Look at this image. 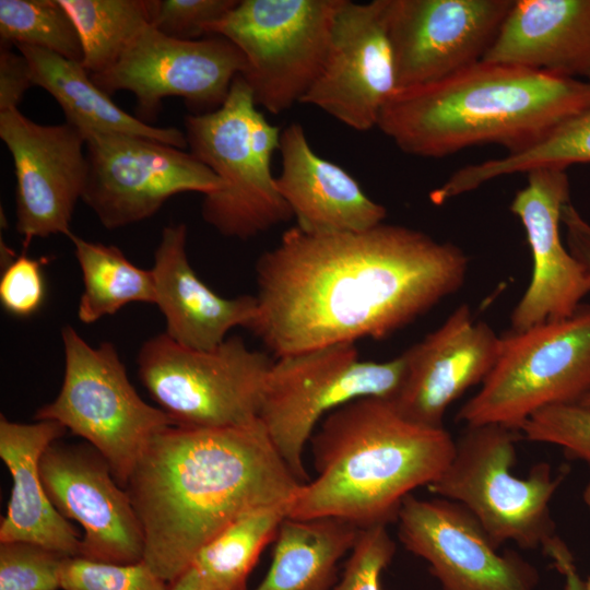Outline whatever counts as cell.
Masks as SVG:
<instances>
[{"label":"cell","instance_id":"36","mask_svg":"<svg viewBox=\"0 0 590 590\" xmlns=\"http://www.w3.org/2000/svg\"><path fill=\"white\" fill-rule=\"evenodd\" d=\"M396 544L387 527L361 530L333 590H381L380 575L392 560Z\"/></svg>","mask_w":590,"mask_h":590},{"label":"cell","instance_id":"42","mask_svg":"<svg viewBox=\"0 0 590 590\" xmlns=\"http://www.w3.org/2000/svg\"><path fill=\"white\" fill-rule=\"evenodd\" d=\"M583 499L588 508L590 509V481L585 488ZM586 586H587V590H590V577L586 580Z\"/></svg>","mask_w":590,"mask_h":590},{"label":"cell","instance_id":"27","mask_svg":"<svg viewBox=\"0 0 590 590\" xmlns=\"http://www.w3.org/2000/svg\"><path fill=\"white\" fill-rule=\"evenodd\" d=\"M574 164H590V107L566 120L533 146L503 157L467 165L430 192L437 205L512 174Z\"/></svg>","mask_w":590,"mask_h":590},{"label":"cell","instance_id":"45","mask_svg":"<svg viewBox=\"0 0 590 590\" xmlns=\"http://www.w3.org/2000/svg\"><path fill=\"white\" fill-rule=\"evenodd\" d=\"M590 463V462H589Z\"/></svg>","mask_w":590,"mask_h":590},{"label":"cell","instance_id":"17","mask_svg":"<svg viewBox=\"0 0 590 590\" xmlns=\"http://www.w3.org/2000/svg\"><path fill=\"white\" fill-rule=\"evenodd\" d=\"M386 10L387 0H341L322 69L302 104L356 131L377 127L382 108L397 92Z\"/></svg>","mask_w":590,"mask_h":590},{"label":"cell","instance_id":"30","mask_svg":"<svg viewBox=\"0 0 590 590\" xmlns=\"http://www.w3.org/2000/svg\"><path fill=\"white\" fill-rule=\"evenodd\" d=\"M81 40V64L90 74L111 68L150 26V0H59Z\"/></svg>","mask_w":590,"mask_h":590},{"label":"cell","instance_id":"38","mask_svg":"<svg viewBox=\"0 0 590 590\" xmlns=\"http://www.w3.org/2000/svg\"><path fill=\"white\" fill-rule=\"evenodd\" d=\"M10 47L1 44L0 48V113L19 109L25 93L34 86L28 60Z\"/></svg>","mask_w":590,"mask_h":590},{"label":"cell","instance_id":"37","mask_svg":"<svg viewBox=\"0 0 590 590\" xmlns=\"http://www.w3.org/2000/svg\"><path fill=\"white\" fill-rule=\"evenodd\" d=\"M46 258H33L25 252L9 258L0 278V302L16 317H30L43 305L45 280L43 267Z\"/></svg>","mask_w":590,"mask_h":590},{"label":"cell","instance_id":"5","mask_svg":"<svg viewBox=\"0 0 590 590\" xmlns=\"http://www.w3.org/2000/svg\"><path fill=\"white\" fill-rule=\"evenodd\" d=\"M281 131L258 110L241 74L221 107L185 117L189 152L223 182L201 206L204 222L221 235L246 240L293 217L271 169Z\"/></svg>","mask_w":590,"mask_h":590},{"label":"cell","instance_id":"33","mask_svg":"<svg viewBox=\"0 0 590 590\" xmlns=\"http://www.w3.org/2000/svg\"><path fill=\"white\" fill-rule=\"evenodd\" d=\"M66 557L35 543L0 542V590H59Z\"/></svg>","mask_w":590,"mask_h":590},{"label":"cell","instance_id":"18","mask_svg":"<svg viewBox=\"0 0 590 590\" xmlns=\"http://www.w3.org/2000/svg\"><path fill=\"white\" fill-rule=\"evenodd\" d=\"M56 509L83 528L80 556L104 563L143 560L144 534L128 492L90 444L52 442L39 462Z\"/></svg>","mask_w":590,"mask_h":590},{"label":"cell","instance_id":"43","mask_svg":"<svg viewBox=\"0 0 590 590\" xmlns=\"http://www.w3.org/2000/svg\"><path fill=\"white\" fill-rule=\"evenodd\" d=\"M578 404L585 409L590 410V392L585 396Z\"/></svg>","mask_w":590,"mask_h":590},{"label":"cell","instance_id":"6","mask_svg":"<svg viewBox=\"0 0 590 590\" xmlns=\"http://www.w3.org/2000/svg\"><path fill=\"white\" fill-rule=\"evenodd\" d=\"M521 439L520 430L504 425L467 426L447 469L427 488L465 507L496 545L511 541L544 553L558 539L550 503L569 467L554 473L539 462L527 476L515 475Z\"/></svg>","mask_w":590,"mask_h":590},{"label":"cell","instance_id":"29","mask_svg":"<svg viewBox=\"0 0 590 590\" xmlns=\"http://www.w3.org/2000/svg\"><path fill=\"white\" fill-rule=\"evenodd\" d=\"M292 502L248 511L205 543L190 568L212 590H247V579L266 546L275 540Z\"/></svg>","mask_w":590,"mask_h":590},{"label":"cell","instance_id":"11","mask_svg":"<svg viewBox=\"0 0 590 590\" xmlns=\"http://www.w3.org/2000/svg\"><path fill=\"white\" fill-rule=\"evenodd\" d=\"M341 0H238L205 27L244 55L255 103L273 115L300 103L319 75Z\"/></svg>","mask_w":590,"mask_h":590},{"label":"cell","instance_id":"4","mask_svg":"<svg viewBox=\"0 0 590 590\" xmlns=\"http://www.w3.org/2000/svg\"><path fill=\"white\" fill-rule=\"evenodd\" d=\"M309 444L316 477L302 484L287 517H331L359 530L396 522L403 500L436 481L456 448L445 427L412 422L377 397L331 412Z\"/></svg>","mask_w":590,"mask_h":590},{"label":"cell","instance_id":"39","mask_svg":"<svg viewBox=\"0 0 590 590\" xmlns=\"http://www.w3.org/2000/svg\"><path fill=\"white\" fill-rule=\"evenodd\" d=\"M562 223L566 227L570 253L590 274V224L570 202L563 208Z\"/></svg>","mask_w":590,"mask_h":590},{"label":"cell","instance_id":"12","mask_svg":"<svg viewBox=\"0 0 590 590\" xmlns=\"http://www.w3.org/2000/svg\"><path fill=\"white\" fill-rule=\"evenodd\" d=\"M87 175L81 200L107 229L153 216L172 197L203 196L223 187L190 152L156 140L115 132L84 134Z\"/></svg>","mask_w":590,"mask_h":590},{"label":"cell","instance_id":"20","mask_svg":"<svg viewBox=\"0 0 590 590\" xmlns=\"http://www.w3.org/2000/svg\"><path fill=\"white\" fill-rule=\"evenodd\" d=\"M502 349V337L475 320L463 304L445 322L405 352V376L390 399L408 420L444 427L449 405L469 388L482 384Z\"/></svg>","mask_w":590,"mask_h":590},{"label":"cell","instance_id":"32","mask_svg":"<svg viewBox=\"0 0 590 590\" xmlns=\"http://www.w3.org/2000/svg\"><path fill=\"white\" fill-rule=\"evenodd\" d=\"M61 590H169L143 560L114 564L81 556L66 557L60 568Z\"/></svg>","mask_w":590,"mask_h":590},{"label":"cell","instance_id":"13","mask_svg":"<svg viewBox=\"0 0 590 590\" xmlns=\"http://www.w3.org/2000/svg\"><path fill=\"white\" fill-rule=\"evenodd\" d=\"M246 67L241 51L222 36L181 40L150 25L111 68L91 78L108 95L118 91L132 93L135 117L145 122L156 116L166 97H181L192 114L217 109Z\"/></svg>","mask_w":590,"mask_h":590},{"label":"cell","instance_id":"35","mask_svg":"<svg viewBox=\"0 0 590 590\" xmlns=\"http://www.w3.org/2000/svg\"><path fill=\"white\" fill-rule=\"evenodd\" d=\"M238 0H150V24L163 35L198 39L205 27L221 19Z\"/></svg>","mask_w":590,"mask_h":590},{"label":"cell","instance_id":"3","mask_svg":"<svg viewBox=\"0 0 590 590\" xmlns=\"http://www.w3.org/2000/svg\"><path fill=\"white\" fill-rule=\"evenodd\" d=\"M589 107L587 80L482 60L438 82L396 92L377 128L418 157L482 144L516 154Z\"/></svg>","mask_w":590,"mask_h":590},{"label":"cell","instance_id":"14","mask_svg":"<svg viewBox=\"0 0 590 590\" xmlns=\"http://www.w3.org/2000/svg\"><path fill=\"white\" fill-rule=\"evenodd\" d=\"M515 0H387L396 87L410 90L482 61Z\"/></svg>","mask_w":590,"mask_h":590},{"label":"cell","instance_id":"16","mask_svg":"<svg viewBox=\"0 0 590 590\" xmlns=\"http://www.w3.org/2000/svg\"><path fill=\"white\" fill-rule=\"evenodd\" d=\"M0 138L12 157L16 231L24 248L38 237H69L87 175L81 131L66 121L37 123L13 109L0 113Z\"/></svg>","mask_w":590,"mask_h":590},{"label":"cell","instance_id":"34","mask_svg":"<svg viewBox=\"0 0 590 590\" xmlns=\"http://www.w3.org/2000/svg\"><path fill=\"white\" fill-rule=\"evenodd\" d=\"M520 432L522 439L559 446L567 458L590 462V410L579 404L542 409L521 425Z\"/></svg>","mask_w":590,"mask_h":590},{"label":"cell","instance_id":"19","mask_svg":"<svg viewBox=\"0 0 590 590\" xmlns=\"http://www.w3.org/2000/svg\"><path fill=\"white\" fill-rule=\"evenodd\" d=\"M510 210L520 220L532 256L529 286L514 308V331L568 318L590 293V274L560 239L562 211L569 201L566 169H532Z\"/></svg>","mask_w":590,"mask_h":590},{"label":"cell","instance_id":"26","mask_svg":"<svg viewBox=\"0 0 590 590\" xmlns=\"http://www.w3.org/2000/svg\"><path fill=\"white\" fill-rule=\"evenodd\" d=\"M361 530L341 519L286 517L275 538L270 568L255 590H333L338 563Z\"/></svg>","mask_w":590,"mask_h":590},{"label":"cell","instance_id":"25","mask_svg":"<svg viewBox=\"0 0 590 590\" xmlns=\"http://www.w3.org/2000/svg\"><path fill=\"white\" fill-rule=\"evenodd\" d=\"M30 62L34 86L48 92L59 104L66 122L81 133L115 132L139 135L179 149L187 148L185 132L175 127H154L117 106L99 88L80 62L49 50L16 46Z\"/></svg>","mask_w":590,"mask_h":590},{"label":"cell","instance_id":"7","mask_svg":"<svg viewBox=\"0 0 590 590\" xmlns=\"http://www.w3.org/2000/svg\"><path fill=\"white\" fill-rule=\"evenodd\" d=\"M405 370L403 353L387 362L362 361L355 343L276 357L266 380L259 421L297 480L306 483L305 449L318 424L357 399H392Z\"/></svg>","mask_w":590,"mask_h":590},{"label":"cell","instance_id":"40","mask_svg":"<svg viewBox=\"0 0 590 590\" xmlns=\"http://www.w3.org/2000/svg\"><path fill=\"white\" fill-rule=\"evenodd\" d=\"M554 566L565 577L564 590H587L586 581L581 579L574 563L573 555H566L556 562Z\"/></svg>","mask_w":590,"mask_h":590},{"label":"cell","instance_id":"44","mask_svg":"<svg viewBox=\"0 0 590 590\" xmlns=\"http://www.w3.org/2000/svg\"><path fill=\"white\" fill-rule=\"evenodd\" d=\"M587 81H589V82H590V73H589V74H588V76H587Z\"/></svg>","mask_w":590,"mask_h":590},{"label":"cell","instance_id":"9","mask_svg":"<svg viewBox=\"0 0 590 590\" xmlns=\"http://www.w3.org/2000/svg\"><path fill=\"white\" fill-rule=\"evenodd\" d=\"M61 340L62 386L35 418L58 422L92 445L125 488L150 440L174 423L139 396L111 342L92 346L69 324L61 329Z\"/></svg>","mask_w":590,"mask_h":590},{"label":"cell","instance_id":"8","mask_svg":"<svg viewBox=\"0 0 590 590\" xmlns=\"http://www.w3.org/2000/svg\"><path fill=\"white\" fill-rule=\"evenodd\" d=\"M590 392V306L502 337L499 356L477 393L458 411L467 426L520 430L534 413L578 404Z\"/></svg>","mask_w":590,"mask_h":590},{"label":"cell","instance_id":"22","mask_svg":"<svg viewBox=\"0 0 590 590\" xmlns=\"http://www.w3.org/2000/svg\"><path fill=\"white\" fill-rule=\"evenodd\" d=\"M186 244V224H172L162 231L151 269L155 305L173 341L194 350H212L228 338L233 328H248L257 302L255 295L225 298L212 291L192 269Z\"/></svg>","mask_w":590,"mask_h":590},{"label":"cell","instance_id":"10","mask_svg":"<svg viewBox=\"0 0 590 590\" xmlns=\"http://www.w3.org/2000/svg\"><path fill=\"white\" fill-rule=\"evenodd\" d=\"M273 361L238 335L212 350H194L165 332L146 340L137 357L139 378L158 408L175 426L198 428L259 421Z\"/></svg>","mask_w":590,"mask_h":590},{"label":"cell","instance_id":"1","mask_svg":"<svg viewBox=\"0 0 590 590\" xmlns=\"http://www.w3.org/2000/svg\"><path fill=\"white\" fill-rule=\"evenodd\" d=\"M468 268L459 246L403 225L342 234L293 226L257 259L247 330L275 357L382 340L458 292Z\"/></svg>","mask_w":590,"mask_h":590},{"label":"cell","instance_id":"24","mask_svg":"<svg viewBox=\"0 0 590 590\" xmlns=\"http://www.w3.org/2000/svg\"><path fill=\"white\" fill-rule=\"evenodd\" d=\"M483 61L587 79L590 0H515Z\"/></svg>","mask_w":590,"mask_h":590},{"label":"cell","instance_id":"23","mask_svg":"<svg viewBox=\"0 0 590 590\" xmlns=\"http://www.w3.org/2000/svg\"><path fill=\"white\" fill-rule=\"evenodd\" d=\"M67 430L55 421L24 424L1 414L0 457L12 488L0 522V542L24 541L67 557L80 556L81 536L50 502L39 471L45 450Z\"/></svg>","mask_w":590,"mask_h":590},{"label":"cell","instance_id":"15","mask_svg":"<svg viewBox=\"0 0 590 590\" xmlns=\"http://www.w3.org/2000/svg\"><path fill=\"white\" fill-rule=\"evenodd\" d=\"M404 547L428 563L442 590H535L536 568L499 546L462 505L409 495L398 515Z\"/></svg>","mask_w":590,"mask_h":590},{"label":"cell","instance_id":"28","mask_svg":"<svg viewBox=\"0 0 590 590\" xmlns=\"http://www.w3.org/2000/svg\"><path fill=\"white\" fill-rule=\"evenodd\" d=\"M79 263L83 292L78 306L81 322L94 323L132 303H156L152 270L132 263L116 246L69 236Z\"/></svg>","mask_w":590,"mask_h":590},{"label":"cell","instance_id":"2","mask_svg":"<svg viewBox=\"0 0 590 590\" xmlns=\"http://www.w3.org/2000/svg\"><path fill=\"white\" fill-rule=\"evenodd\" d=\"M302 484L257 421L240 427L162 429L125 488L142 526L143 562L172 583L228 523L293 500Z\"/></svg>","mask_w":590,"mask_h":590},{"label":"cell","instance_id":"21","mask_svg":"<svg viewBox=\"0 0 590 590\" xmlns=\"http://www.w3.org/2000/svg\"><path fill=\"white\" fill-rule=\"evenodd\" d=\"M276 187L296 225L309 234L364 232L384 223L386 208L340 165L319 156L298 122L281 131Z\"/></svg>","mask_w":590,"mask_h":590},{"label":"cell","instance_id":"31","mask_svg":"<svg viewBox=\"0 0 590 590\" xmlns=\"http://www.w3.org/2000/svg\"><path fill=\"white\" fill-rule=\"evenodd\" d=\"M0 42L83 58L78 30L59 0H0Z\"/></svg>","mask_w":590,"mask_h":590},{"label":"cell","instance_id":"41","mask_svg":"<svg viewBox=\"0 0 590 590\" xmlns=\"http://www.w3.org/2000/svg\"><path fill=\"white\" fill-rule=\"evenodd\" d=\"M169 590H212L192 569L188 568L174 582L169 583Z\"/></svg>","mask_w":590,"mask_h":590}]
</instances>
